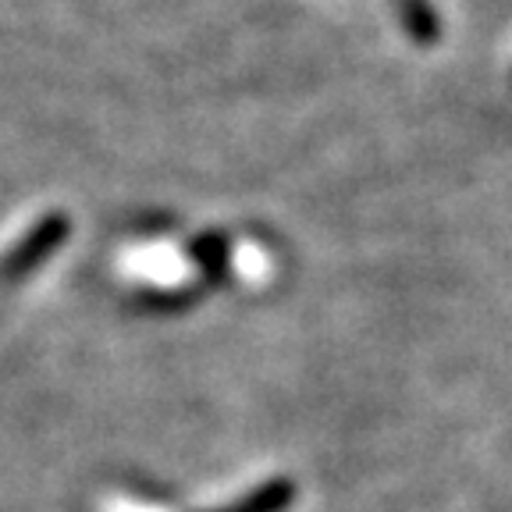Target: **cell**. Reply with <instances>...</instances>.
Returning <instances> with one entry per match:
<instances>
[{
    "mask_svg": "<svg viewBox=\"0 0 512 512\" xmlns=\"http://www.w3.org/2000/svg\"><path fill=\"white\" fill-rule=\"evenodd\" d=\"M399 18L416 43H438L441 40V18L431 8V0H395Z\"/></svg>",
    "mask_w": 512,
    "mask_h": 512,
    "instance_id": "cell-3",
    "label": "cell"
},
{
    "mask_svg": "<svg viewBox=\"0 0 512 512\" xmlns=\"http://www.w3.org/2000/svg\"><path fill=\"white\" fill-rule=\"evenodd\" d=\"M189 253H192V264L203 271V278L221 281L224 271H228V260H232V256H228V253H232V242L224 239L221 232H207V235H200V239L192 242Z\"/></svg>",
    "mask_w": 512,
    "mask_h": 512,
    "instance_id": "cell-2",
    "label": "cell"
},
{
    "mask_svg": "<svg viewBox=\"0 0 512 512\" xmlns=\"http://www.w3.org/2000/svg\"><path fill=\"white\" fill-rule=\"evenodd\" d=\"M292 502H296V480L274 477L267 484H260L256 491H249V495H242L239 502L214 512H285Z\"/></svg>",
    "mask_w": 512,
    "mask_h": 512,
    "instance_id": "cell-1",
    "label": "cell"
}]
</instances>
